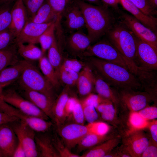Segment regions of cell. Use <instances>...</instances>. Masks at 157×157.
<instances>
[{"instance_id":"13","label":"cell","mask_w":157,"mask_h":157,"mask_svg":"<svg viewBox=\"0 0 157 157\" xmlns=\"http://www.w3.org/2000/svg\"><path fill=\"white\" fill-rule=\"evenodd\" d=\"M119 90L122 101L132 111H139L144 108L150 100V96L146 92L131 89Z\"/></svg>"},{"instance_id":"1","label":"cell","mask_w":157,"mask_h":157,"mask_svg":"<svg viewBox=\"0 0 157 157\" xmlns=\"http://www.w3.org/2000/svg\"><path fill=\"white\" fill-rule=\"evenodd\" d=\"M88 57L91 65L111 86L119 90L144 88L139 79L125 67L96 57Z\"/></svg>"},{"instance_id":"48","label":"cell","mask_w":157,"mask_h":157,"mask_svg":"<svg viewBox=\"0 0 157 157\" xmlns=\"http://www.w3.org/2000/svg\"><path fill=\"white\" fill-rule=\"evenodd\" d=\"M138 112L141 116L147 120H154L157 118V108L155 106L146 107Z\"/></svg>"},{"instance_id":"11","label":"cell","mask_w":157,"mask_h":157,"mask_svg":"<svg viewBox=\"0 0 157 157\" xmlns=\"http://www.w3.org/2000/svg\"><path fill=\"white\" fill-rule=\"evenodd\" d=\"M122 22L138 38L157 48V36L156 33L146 26L133 16L123 14Z\"/></svg>"},{"instance_id":"45","label":"cell","mask_w":157,"mask_h":157,"mask_svg":"<svg viewBox=\"0 0 157 157\" xmlns=\"http://www.w3.org/2000/svg\"><path fill=\"white\" fill-rule=\"evenodd\" d=\"M62 65L79 73L86 65L83 62L76 59L69 58L65 59Z\"/></svg>"},{"instance_id":"21","label":"cell","mask_w":157,"mask_h":157,"mask_svg":"<svg viewBox=\"0 0 157 157\" xmlns=\"http://www.w3.org/2000/svg\"><path fill=\"white\" fill-rule=\"evenodd\" d=\"M123 8L142 24L156 32L157 18L146 15L129 0H120Z\"/></svg>"},{"instance_id":"34","label":"cell","mask_w":157,"mask_h":157,"mask_svg":"<svg viewBox=\"0 0 157 157\" xmlns=\"http://www.w3.org/2000/svg\"><path fill=\"white\" fill-rule=\"evenodd\" d=\"M56 19L47 28L40 37L39 43L41 45L43 54L50 47L55 36Z\"/></svg>"},{"instance_id":"18","label":"cell","mask_w":157,"mask_h":157,"mask_svg":"<svg viewBox=\"0 0 157 157\" xmlns=\"http://www.w3.org/2000/svg\"><path fill=\"white\" fill-rule=\"evenodd\" d=\"M63 15L65 19V25L69 32L80 30L85 26L82 13L75 2L73 5L67 6Z\"/></svg>"},{"instance_id":"36","label":"cell","mask_w":157,"mask_h":157,"mask_svg":"<svg viewBox=\"0 0 157 157\" xmlns=\"http://www.w3.org/2000/svg\"><path fill=\"white\" fill-rule=\"evenodd\" d=\"M79 73L61 65L59 72V79L66 86H73L76 84Z\"/></svg>"},{"instance_id":"4","label":"cell","mask_w":157,"mask_h":157,"mask_svg":"<svg viewBox=\"0 0 157 157\" xmlns=\"http://www.w3.org/2000/svg\"><path fill=\"white\" fill-rule=\"evenodd\" d=\"M18 80L22 88L40 92L55 100L54 88L43 74L31 62L26 60Z\"/></svg>"},{"instance_id":"30","label":"cell","mask_w":157,"mask_h":157,"mask_svg":"<svg viewBox=\"0 0 157 157\" xmlns=\"http://www.w3.org/2000/svg\"><path fill=\"white\" fill-rule=\"evenodd\" d=\"M54 18L55 14L48 3L46 1L38 10L34 15L28 21L42 24L49 22Z\"/></svg>"},{"instance_id":"6","label":"cell","mask_w":157,"mask_h":157,"mask_svg":"<svg viewBox=\"0 0 157 157\" xmlns=\"http://www.w3.org/2000/svg\"><path fill=\"white\" fill-rule=\"evenodd\" d=\"M0 98L24 113L48 120L49 117L43 111L13 89L4 88Z\"/></svg>"},{"instance_id":"17","label":"cell","mask_w":157,"mask_h":157,"mask_svg":"<svg viewBox=\"0 0 157 157\" xmlns=\"http://www.w3.org/2000/svg\"><path fill=\"white\" fill-rule=\"evenodd\" d=\"M150 142L142 133L137 131L132 133L127 139L125 144V150L131 157H141Z\"/></svg>"},{"instance_id":"52","label":"cell","mask_w":157,"mask_h":157,"mask_svg":"<svg viewBox=\"0 0 157 157\" xmlns=\"http://www.w3.org/2000/svg\"><path fill=\"white\" fill-rule=\"evenodd\" d=\"M13 157H26V153L24 147L21 142L19 140Z\"/></svg>"},{"instance_id":"58","label":"cell","mask_w":157,"mask_h":157,"mask_svg":"<svg viewBox=\"0 0 157 157\" xmlns=\"http://www.w3.org/2000/svg\"><path fill=\"white\" fill-rule=\"evenodd\" d=\"M16 0H0V5L10 3H13L14 1Z\"/></svg>"},{"instance_id":"42","label":"cell","mask_w":157,"mask_h":157,"mask_svg":"<svg viewBox=\"0 0 157 157\" xmlns=\"http://www.w3.org/2000/svg\"><path fill=\"white\" fill-rule=\"evenodd\" d=\"M45 0H23L27 12L28 20L33 17Z\"/></svg>"},{"instance_id":"57","label":"cell","mask_w":157,"mask_h":157,"mask_svg":"<svg viewBox=\"0 0 157 157\" xmlns=\"http://www.w3.org/2000/svg\"><path fill=\"white\" fill-rule=\"evenodd\" d=\"M90 3H94L97 5H101L100 0H85Z\"/></svg>"},{"instance_id":"24","label":"cell","mask_w":157,"mask_h":157,"mask_svg":"<svg viewBox=\"0 0 157 157\" xmlns=\"http://www.w3.org/2000/svg\"><path fill=\"white\" fill-rule=\"evenodd\" d=\"M35 141L39 157H59L52 138L47 135L36 134Z\"/></svg>"},{"instance_id":"51","label":"cell","mask_w":157,"mask_h":157,"mask_svg":"<svg viewBox=\"0 0 157 157\" xmlns=\"http://www.w3.org/2000/svg\"><path fill=\"white\" fill-rule=\"evenodd\" d=\"M141 157H157V146L150 144L147 147L142 154Z\"/></svg>"},{"instance_id":"47","label":"cell","mask_w":157,"mask_h":157,"mask_svg":"<svg viewBox=\"0 0 157 157\" xmlns=\"http://www.w3.org/2000/svg\"><path fill=\"white\" fill-rule=\"evenodd\" d=\"M103 99L98 94L91 93L80 101L82 105L92 106L96 108Z\"/></svg>"},{"instance_id":"15","label":"cell","mask_w":157,"mask_h":157,"mask_svg":"<svg viewBox=\"0 0 157 157\" xmlns=\"http://www.w3.org/2000/svg\"><path fill=\"white\" fill-rule=\"evenodd\" d=\"M18 142L17 136L10 124L0 126V149L5 157H13Z\"/></svg>"},{"instance_id":"56","label":"cell","mask_w":157,"mask_h":157,"mask_svg":"<svg viewBox=\"0 0 157 157\" xmlns=\"http://www.w3.org/2000/svg\"><path fill=\"white\" fill-rule=\"evenodd\" d=\"M10 84V83H0V95L1 93L4 88Z\"/></svg>"},{"instance_id":"14","label":"cell","mask_w":157,"mask_h":157,"mask_svg":"<svg viewBox=\"0 0 157 157\" xmlns=\"http://www.w3.org/2000/svg\"><path fill=\"white\" fill-rule=\"evenodd\" d=\"M11 22L9 29L16 38L28 21L27 12L23 0L15 1L11 9Z\"/></svg>"},{"instance_id":"37","label":"cell","mask_w":157,"mask_h":157,"mask_svg":"<svg viewBox=\"0 0 157 157\" xmlns=\"http://www.w3.org/2000/svg\"><path fill=\"white\" fill-rule=\"evenodd\" d=\"M148 121L141 116L138 112L132 111L129 117L131 133L140 131L147 127L149 123Z\"/></svg>"},{"instance_id":"9","label":"cell","mask_w":157,"mask_h":157,"mask_svg":"<svg viewBox=\"0 0 157 157\" xmlns=\"http://www.w3.org/2000/svg\"><path fill=\"white\" fill-rule=\"evenodd\" d=\"M10 124L18 140L23 145L26 157L39 156L35 141V132L26 124L20 120Z\"/></svg>"},{"instance_id":"7","label":"cell","mask_w":157,"mask_h":157,"mask_svg":"<svg viewBox=\"0 0 157 157\" xmlns=\"http://www.w3.org/2000/svg\"><path fill=\"white\" fill-rule=\"evenodd\" d=\"M0 110L10 115L15 117L33 129L35 132L44 133L53 125L48 120L28 115L6 103L0 98Z\"/></svg>"},{"instance_id":"50","label":"cell","mask_w":157,"mask_h":157,"mask_svg":"<svg viewBox=\"0 0 157 157\" xmlns=\"http://www.w3.org/2000/svg\"><path fill=\"white\" fill-rule=\"evenodd\" d=\"M19 121V120L16 117L8 115L0 110V126Z\"/></svg>"},{"instance_id":"3","label":"cell","mask_w":157,"mask_h":157,"mask_svg":"<svg viewBox=\"0 0 157 157\" xmlns=\"http://www.w3.org/2000/svg\"><path fill=\"white\" fill-rule=\"evenodd\" d=\"M107 34L109 42L122 55L129 70L138 78L141 76L144 70L135 62L136 37L122 22L114 25Z\"/></svg>"},{"instance_id":"59","label":"cell","mask_w":157,"mask_h":157,"mask_svg":"<svg viewBox=\"0 0 157 157\" xmlns=\"http://www.w3.org/2000/svg\"><path fill=\"white\" fill-rule=\"evenodd\" d=\"M5 157L2 152L0 149V157Z\"/></svg>"},{"instance_id":"2","label":"cell","mask_w":157,"mask_h":157,"mask_svg":"<svg viewBox=\"0 0 157 157\" xmlns=\"http://www.w3.org/2000/svg\"><path fill=\"white\" fill-rule=\"evenodd\" d=\"M75 3L82 13L87 35L92 43L107 34L114 26V18L108 6L94 5L82 0H76Z\"/></svg>"},{"instance_id":"10","label":"cell","mask_w":157,"mask_h":157,"mask_svg":"<svg viewBox=\"0 0 157 157\" xmlns=\"http://www.w3.org/2000/svg\"><path fill=\"white\" fill-rule=\"evenodd\" d=\"M58 134L65 144L70 149L77 145L82 138L90 133L88 124L72 122L57 128Z\"/></svg>"},{"instance_id":"27","label":"cell","mask_w":157,"mask_h":157,"mask_svg":"<svg viewBox=\"0 0 157 157\" xmlns=\"http://www.w3.org/2000/svg\"><path fill=\"white\" fill-rule=\"evenodd\" d=\"M17 51L24 60L29 62L38 60L43 56L42 50L34 44L25 45L21 42L16 43Z\"/></svg>"},{"instance_id":"53","label":"cell","mask_w":157,"mask_h":157,"mask_svg":"<svg viewBox=\"0 0 157 157\" xmlns=\"http://www.w3.org/2000/svg\"><path fill=\"white\" fill-rule=\"evenodd\" d=\"M150 131L153 140L157 143V121L156 120H154L149 123Z\"/></svg>"},{"instance_id":"39","label":"cell","mask_w":157,"mask_h":157,"mask_svg":"<svg viewBox=\"0 0 157 157\" xmlns=\"http://www.w3.org/2000/svg\"><path fill=\"white\" fill-rule=\"evenodd\" d=\"M90 133L99 135H105L109 132L110 128L108 124L102 121H95L88 123Z\"/></svg>"},{"instance_id":"31","label":"cell","mask_w":157,"mask_h":157,"mask_svg":"<svg viewBox=\"0 0 157 157\" xmlns=\"http://www.w3.org/2000/svg\"><path fill=\"white\" fill-rule=\"evenodd\" d=\"M106 135L101 136L89 133L85 135L77 145L78 151L89 149L108 139Z\"/></svg>"},{"instance_id":"19","label":"cell","mask_w":157,"mask_h":157,"mask_svg":"<svg viewBox=\"0 0 157 157\" xmlns=\"http://www.w3.org/2000/svg\"><path fill=\"white\" fill-rule=\"evenodd\" d=\"M66 86L54 101L51 110L52 119L58 128L64 124L67 119L65 111L66 102L69 97V88Z\"/></svg>"},{"instance_id":"25","label":"cell","mask_w":157,"mask_h":157,"mask_svg":"<svg viewBox=\"0 0 157 157\" xmlns=\"http://www.w3.org/2000/svg\"><path fill=\"white\" fill-rule=\"evenodd\" d=\"M117 138H109L88 149L81 157H105L119 143Z\"/></svg>"},{"instance_id":"49","label":"cell","mask_w":157,"mask_h":157,"mask_svg":"<svg viewBox=\"0 0 157 157\" xmlns=\"http://www.w3.org/2000/svg\"><path fill=\"white\" fill-rule=\"evenodd\" d=\"M79 100L74 97H69L66 104L65 111L67 119L70 117L74 108Z\"/></svg>"},{"instance_id":"44","label":"cell","mask_w":157,"mask_h":157,"mask_svg":"<svg viewBox=\"0 0 157 157\" xmlns=\"http://www.w3.org/2000/svg\"><path fill=\"white\" fill-rule=\"evenodd\" d=\"M146 15L154 16L156 11L150 5L147 0H129Z\"/></svg>"},{"instance_id":"46","label":"cell","mask_w":157,"mask_h":157,"mask_svg":"<svg viewBox=\"0 0 157 157\" xmlns=\"http://www.w3.org/2000/svg\"><path fill=\"white\" fill-rule=\"evenodd\" d=\"M82 105L85 121L88 123L96 121L98 118V115L95 108L92 106Z\"/></svg>"},{"instance_id":"54","label":"cell","mask_w":157,"mask_h":157,"mask_svg":"<svg viewBox=\"0 0 157 157\" xmlns=\"http://www.w3.org/2000/svg\"><path fill=\"white\" fill-rule=\"evenodd\" d=\"M107 6H109L115 9L118 8V4L120 3V0H100Z\"/></svg>"},{"instance_id":"32","label":"cell","mask_w":157,"mask_h":157,"mask_svg":"<svg viewBox=\"0 0 157 157\" xmlns=\"http://www.w3.org/2000/svg\"><path fill=\"white\" fill-rule=\"evenodd\" d=\"M17 60L15 47L11 45L7 48L0 50V72L7 67L13 65Z\"/></svg>"},{"instance_id":"26","label":"cell","mask_w":157,"mask_h":157,"mask_svg":"<svg viewBox=\"0 0 157 157\" xmlns=\"http://www.w3.org/2000/svg\"><path fill=\"white\" fill-rule=\"evenodd\" d=\"M26 62L25 60H18L15 64L9 66L0 72V83H11L18 79L23 70Z\"/></svg>"},{"instance_id":"20","label":"cell","mask_w":157,"mask_h":157,"mask_svg":"<svg viewBox=\"0 0 157 157\" xmlns=\"http://www.w3.org/2000/svg\"><path fill=\"white\" fill-rule=\"evenodd\" d=\"M66 41L68 47L71 51L79 56L92 43L87 35L80 30L71 33L67 38Z\"/></svg>"},{"instance_id":"55","label":"cell","mask_w":157,"mask_h":157,"mask_svg":"<svg viewBox=\"0 0 157 157\" xmlns=\"http://www.w3.org/2000/svg\"><path fill=\"white\" fill-rule=\"evenodd\" d=\"M151 6L154 9L157 6V0H147Z\"/></svg>"},{"instance_id":"38","label":"cell","mask_w":157,"mask_h":157,"mask_svg":"<svg viewBox=\"0 0 157 157\" xmlns=\"http://www.w3.org/2000/svg\"><path fill=\"white\" fill-rule=\"evenodd\" d=\"M55 148L59 157H80L81 156L71 152L61 139L57 135L52 138Z\"/></svg>"},{"instance_id":"33","label":"cell","mask_w":157,"mask_h":157,"mask_svg":"<svg viewBox=\"0 0 157 157\" xmlns=\"http://www.w3.org/2000/svg\"><path fill=\"white\" fill-rule=\"evenodd\" d=\"M96 109L104 120L110 121L115 117V110L113 103L109 100L104 99Z\"/></svg>"},{"instance_id":"29","label":"cell","mask_w":157,"mask_h":157,"mask_svg":"<svg viewBox=\"0 0 157 157\" xmlns=\"http://www.w3.org/2000/svg\"><path fill=\"white\" fill-rule=\"evenodd\" d=\"M59 45V40L55 35L52 43L48 49L47 58L58 76L59 69L62 63L61 48Z\"/></svg>"},{"instance_id":"12","label":"cell","mask_w":157,"mask_h":157,"mask_svg":"<svg viewBox=\"0 0 157 157\" xmlns=\"http://www.w3.org/2000/svg\"><path fill=\"white\" fill-rule=\"evenodd\" d=\"M53 21L42 24L28 21L14 40L16 43H39L40 36Z\"/></svg>"},{"instance_id":"5","label":"cell","mask_w":157,"mask_h":157,"mask_svg":"<svg viewBox=\"0 0 157 157\" xmlns=\"http://www.w3.org/2000/svg\"><path fill=\"white\" fill-rule=\"evenodd\" d=\"M80 56L96 57L117 64L129 70L120 53L109 41L107 40H101L91 45Z\"/></svg>"},{"instance_id":"41","label":"cell","mask_w":157,"mask_h":157,"mask_svg":"<svg viewBox=\"0 0 157 157\" xmlns=\"http://www.w3.org/2000/svg\"><path fill=\"white\" fill-rule=\"evenodd\" d=\"M69 118H72V122L84 125L85 121L83 109L80 100L76 104Z\"/></svg>"},{"instance_id":"35","label":"cell","mask_w":157,"mask_h":157,"mask_svg":"<svg viewBox=\"0 0 157 157\" xmlns=\"http://www.w3.org/2000/svg\"><path fill=\"white\" fill-rule=\"evenodd\" d=\"M13 3L0 5V31L8 29L11 22V10Z\"/></svg>"},{"instance_id":"23","label":"cell","mask_w":157,"mask_h":157,"mask_svg":"<svg viewBox=\"0 0 157 157\" xmlns=\"http://www.w3.org/2000/svg\"><path fill=\"white\" fill-rule=\"evenodd\" d=\"M94 72V88L97 94L113 103H117L119 99L113 89L95 71Z\"/></svg>"},{"instance_id":"60","label":"cell","mask_w":157,"mask_h":157,"mask_svg":"<svg viewBox=\"0 0 157 157\" xmlns=\"http://www.w3.org/2000/svg\"><path fill=\"white\" fill-rule=\"evenodd\" d=\"M67 4L70 2L72 0H65Z\"/></svg>"},{"instance_id":"16","label":"cell","mask_w":157,"mask_h":157,"mask_svg":"<svg viewBox=\"0 0 157 157\" xmlns=\"http://www.w3.org/2000/svg\"><path fill=\"white\" fill-rule=\"evenodd\" d=\"M22 96L30 101L51 118V110L55 100L40 92L22 88Z\"/></svg>"},{"instance_id":"8","label":"cell","mask_w":157,"mask_h":157,"mask_svg":"<svg viewBox=\"0 0 157 157\" xmlns=\"http://www.w3.org/2000/svg\"><path fill=\"white\" fill-rule=\"evenodd\" d=\"M135 62L143 69L156 71L157 69V48L136 37Z\"/></svg>"},{"instance_id":"40","label":"cell","mask_w":157,"mask_h":157,"mask_svg":"<svg viewBox=\"0 0 157 157\" xmlns=\"http://www.w3.org/2000/svg\"><path fill=\"white\" fill-rule=\"evenodd\" d=\"M51 7L56 18H62L67 4L65 0H45Z\"/></svg>"},{"instance_id":"22","label":"cell","mask_w":157,"mask_h":157,"mask_svg":"<svg viewBox=\"0 0 157 157\" xmlns=\"http://www.w3.org/2000/svg\"><path fill=\"white\" fill-rule=\"evenodd\" d=\"M94 76L91 67L86 65L79 73L76 84L79 95L85 97L94 88Z\"/></svg>"},{"instance_id":"43","label":"cell","mask_w":157,"mask_h":157,"mask_svg":"<svg viewBox=\"0 0 157 157\" xmlns=\"http://www.w3.org/2000/svg\"><path fill=\"white\" fill-rule=\"evenodd\" d=\"M15 37L12 32L8 29L0 31V50L11 45Z\"/></svg>"},{"instance_id":"28","label":"cell","mask_w":157,"mask_h":157,"mask_svg":"<svg viewBox=\"0 0 157 157\" xmlns=\"http://www.w3.org/2000/svg\"><path fill=\"white\" fill-rule=\"evenodd\" d=\"M39 63L43 75L54 88H58L60 85L59 77L47 58L42 56L39 60Z\"/></svg>"}]
</instances>
